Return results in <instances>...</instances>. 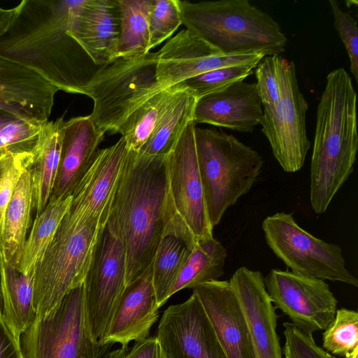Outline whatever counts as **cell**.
I'll return each instance as SVG.
<instances>
[{"instance_id":"cell-30","label":"cell","mask_w":358,"mask_h":358,"mask_svg":"<svg viewBox=\"0 0 358 358\" xmlns=\"http://www.w3.org/2000/svg\"><path fill=\"white\" fill-rule=\"evenodd\" d=\"M155 0H118L120 32L117 57L144 55L149 49V18Z\"/></svg>"},{"instance_id":"cell-45","label":"cell","mask_w":358,"mask_h":358,"mask_svg":"<svg viewBox=\"0 0 358 358\" xmlns=\"http://www.w3.org/2000/svg\"><path fill=\"white\" fill-rule=\"evenodd\" d=\"M344 358H358V350H355L353 353Z\"/></svg>"},{"instance_id":"cell-5","label":"cell","mask_w":358,"mask_h":358,"mask_svg":"<svg viewBox=\"0 0 358 358\" xmlns=\"http://www.w3.org/2000/svg\"><path fill=\"white\" fill-rule=\"evenodd\" d=\"M194 136L207 212L214 227L226 210L249 192L264 160L257 151L224 131L196 127Z\"/></svg>"},{"instance_id":"cell-41","label":"cell","mask_w":358,"mask_h":358,"mask_svg":"<svg viewBox=\"0 0 358 358\" xmlns=\"http://www.w3.org/2000/svg\"><path fill=\"white\" fill-rule=\"evenodd\" d=\"M103 358H165L160 343L156 336L148 337L135 341L131 348L121 346L107 352Z\"/></svg>"},{"instance_id":"cell-39","label":"cell","mask_w":358,"mask_h":358,"mask_svg":"<svg viewBox=\"0 0 358 358\" xmlns=\"http://www.w3.org/2000/svg\"><path fill=\"white\" fill-rule=\"evenodd\" d=\"M283 327L285 358H336L320 347L313 335L301 331L289 322H284Z\"/></svg>"},{"instance_id":"cell-21","label":"cell","mask_w":358,"mask_h":358,"mask_svg":"<svg viewBox=\"0 0 358 358\" xmlns=\"http://www.w3.org/2000/svg\"><path fill=\"white\" fill-rule=\"evenodd\" d=\"M105 134L96 126L91 115L64 121L59 169L49 201L72 194L90 167Z\"/></svg>"},{"instance_id":"cell-33","label":"cell","mask_w":358,"mask_h":358,"mask_svg":"<svg viewBox=\"0 0 358 358\" xmlns=\"http://www.w3.org/2000/svg\"><path fill=\"white\" fill-rule=\"evenodd\" d=\"M329 354L345 357L358 350V313L341 308L322 334V347Z\"/></svg>"},{"instance_id":"cell-4","label":"cell","mask_w":358,"mask_h":358,"mask_svg":"<svg viewBox=\"0 0 358 358\" xmlns=\"http://www.w3.org/2000/svg\"><path fill=\"white\" fill-rule=\"evenodd\" d=\"M182 24L223 55L285 51L279 24L247 0L180 1Z\"/></svg>"},{"instance_id":"cell-26","label":"cell","mask_w":358,"mask_h":358,"mask_svg":"<svg viewBox=\"0 0 358 358\" xmlns=\"http://www.w3.org/2000/svg\"><path fill=\"white\" fill-rule=\"evenodd\" d=\"M33 209V186L29 164L18 180L3 219L0 249L6 262L13 266L17 267L20 262Z\"/></svg>"},{"instance_id":"cell-9","label":"cell","mask_w":358,"mask_h":358,"mask_svg":"<svg viewBox=\"0 0 358 358\" xmlns=\"http://www.w3.org/2000/svg\"><path fill=\"white\" fill-rule=\"evenodd\" d=\"M20 343L23 358H95L113 345H99L90 336L83 282L48 313L36 317Z\"/></svg>"},{"instance_id":"cell-1","label":"cell","mask_w":358,"mask_h":358,"mask_svg":"<svg viewBox=\"0 0 358 358\" xmlns=\"http://www.w3.org/2000/svg\"><path fill=\"white\" fill-rule=\"evenodd\" d=\"M86 0H22L0 37V57L36 72L59 90L85 94L96 66L67 32Z\"/></svg>"},{"instance_id":"cell-6","label":"cell","mask_w":358,"mask_h":358,"mask_svg":"<svg viewBox=\"0 0 358 358\" xmlns=\"http://www.w3.org/2000/svg\"><path fill=\"white\" fill-rule=\"evenodd\" d=\"M103 229L69 208L35 270L36 317L48 313L84 282Z\"/></svg>"},{"instance_id":"cell-36","label":"cell","mask_w":358,"mask_h":358,"mask_svg":"<svg viewBox=\"0 0 358 358\" xmlns=\"http://www.w3.org/2000/svg\"><path fill=\"white\" fill-rule=\"evenodd\" d=\"M286 59L280 55L264 57L256 66V87L263 109L275 106L281 96V81Z\"/></svg>"},{"instance_id":"cell-44","label":"cell","mask_w":358,"mask_h":358,"mask_svg":"<svg viewBox=\"0 0 358 358\" xmlns=\"http://www.w3.org/2000/svg\"><path fill=\"white\" fill-rule=\"evenodd\" d=\"M13 117H14L13 116L10 115L9 114L0 112V129L5 124H6L8 122H9L10 120H12Z\"/></svg>"},{"instance_id":"cell-23","label":"cell","mask_w":358,"mask_h":358,"mask_svg":"<svg viewBox=\"0 0 358 358\" xmlns=\"http://www.w3.org/2000/svg\"><path fill=\"white\" fill-rule=\"evenodd\" d=\"M152 280V266L141 275L126 285L113 317L103 344L143 340L159 318Z\"/></svg>"},{"instance_id":"cell-38","label":"cell","mask_w":358,"mask_h":358,"mask_svg":"<svg viewBox=\"0 0 358 358\" xmlns=\"http://www.w3.org/2000/svg\"><path fill=\"white\" fill-rule=\"evenodd\" d=\"M41 124L13 117L0 129V148L13 153L30 152Z\"/></svg>"},{"instance_id":"cell-28","label":"cell","mask_w":358,"mask_h":358,"mask_svg":"<svg viewBox=\"0 0 358 358\" xmlns=\"http://www.w3.org/2000/svg\"><path fill=\"white\" fill-rule=\"evenodd\" d=\"M227 256L222 243L211 238L196 243L191 250L171 291V296L185 288L219 280L224 273Z\"/></svg>"},{"instance_id":"cell-7","label":"cell","mask_w":358,"mask_h":358,"mask_svg":"<svg viewBox=\"0 0 358 358\" xmlns=\"http://www.w3.org/2000/svg\"><path fill=\"white\" fill-rule=\"evenodd\" d=\"M157 53L117 57L102 66L85 87L94 102L90 114L96 126L119 133L128 117L164 88L157 80Z\"/></svg>"},{"instance_id":"cell-46","label":"cell","mask_w":358,"mask_h":358,"mask_svg":"<svg viewBox=\"0 0 358 358\" xmlns=\"http://www.w3.org/2000/svg\"><path fill=\"white\" fill-rule=\"evenodd\" d=\"M2 312H3V302H2V297H1V290H0V315H2Z\"/></svg>"},{"instance_id":"cell-18","label":"cell","mask_w":358,"mask_h":358,"mask_svg":"<svg viewBox=\"0 0 358 358\" xmlns=\"http://www.w3.org/2000/svg\"><path fill=\"white\" fill-rule=\"evenodd\" d=\"M193 292L227 358H256L242 309L229 281L205 282Z\"/></svg>"},{"instance_id":"cell-24","label":"cell","mask_w":358,"mask_h":358,"mask_svg":"<svg viewBox=\"0 0 358 358\" xmlns=\"http://www.w3.org/2000/svg\"><path fill=\"white\" fill-rule=\"evenodd\" d=\"M63 117L43 122L31 150L34 209L38 215L47 206L56 180L62 147Z\"/></svg>"},{"instance_id":"cell-14","label":"cell","mask_w":358,"mask_h":358,"mask_svg":"<svg viewBox=\"0 0 358 358\" xmlns=\"http://www.w3.org/2000/svg\"><path fill=\"white\" fill-rule=\"evenodd\" d=\"M156 337L165 358H227L194 292L164 311Z\"/></svg>"},{"instance_id":"cell-37","label":"cell","mask_w":358,"mask_h":358,"mask_svg":"<svg viewBox=\"0 0 358 358\" xmlns=\"http://www.w3.org/2000/svg\"><path fill=\"white\" fill-rule=\"evenodd\" d=\"M31 161V151L7 152L0 159V245L6 210L22 172Z\"/></svg>"},{"instance_id":"cell-10","label":"cell","mask_w":358,"mask_h":358,"mask_svg":"<svg viewBox=\"0 0 358 358\" xmlns=\"http://www.w3.org/2000/svg\"><path fill=\"white\" fill-rule=\"evenodd\" d=\"M262 229L268 246L292 272L358 287V280L345 267L342 249L302 229L292 214L276 213L266 217Z\"/></svg>"},{"instance_id":"cell-31","label":"cell","mask_w":358,"mask_h":358,"mask_svg":"<svg viewBox=\"0 0 358 358\" xmlns=\"http://www.w3.org/2000/svg\"><path fill=\"white\" fill-rule=\"evenodd\" d=\"M191 250L180 238L166 235L160 242L152 264V280L159 308L171 297V291Z\"/></svg>"},{"instance_id":"cell-27","label":"cell","mask_w":358,"mask_h":358,"mask_svg":"<svg viewBox=\"0 0 358 358\" xmlns=\"http://www.w3.org/2000/svg\"><path fill=\"white\" fill-rule=\"evenodd\" d=\"M196 103V99L191 93L177 90L152 134L136 155L145 159L166 158L187 124L193 120Z\"/></svg>"},{"instance_id":"cell-34","label":"cell","mask_w":358,"mask_h":358,"mask_svg":"<svg viewBox=\"0 0 358 358\" xmlns=\"http://www.w3.org/2000/svg\"><path fill=\"white\" fill-rule=\"evenodd\" d=\"M258 63L222 67L185 80L172 87L187 90L196 100L209 94L222 90L252 74Z\"/></svg>"},{"instance_id":"cell-42","label":"cell","mask_w":358,"mask_h":358,"mask_svg":"<svg viewBox=\"0 0 358 358\" xmlns=\"http://www.w3.org/2000/svg\"><path fill=\"white\" fill-rule=\"evenodd\" d=\"M0 358H23L20 338L0 315Z\"/></svg>"},{"instance_id":"cell-17","label":"cell","mask_w":358,"mask_h":358,"mask_svg":"<svg viewBox=\"0 0 358 358\" xmlns=\"http://www.w3.org/2000/svg\"><path fill=\"white\" fill-rule=\"evenodd\" d=\"M229 282L242 309L256 358H282L276 331L279 315L262 273L241 266Z\"/></svg>"},{"instance_id":"cell-40","label":"cell","mask_w":358,"mask_h":358,"mask_svg":"<svg viewBox=\"0 0 358 358\" xmlns=\"http://www.w3.org/2000/svg\"><path fill=\"white\" fill-rule=\"evenodd\" d=\"M331 10L334 19V27L341 38L348 54L350 69L354 78L358 81V28L357 20L344 12L338 3L329 0Z\"/></svg>"},{"instance_id":"cell-20","label":"cell","mask_w":358,"mask_h":358,"mask_svg":"<svg viewBox=\"0 0 358 358\" xmlns=\"http://www.w3.org/2000/svg\"><path fill=\"white\" fill-rule=\"evenodd\" d=\"M264 115L255 83L238 81L196 100L193 120L252 132Z\"/></svg>"},{"instance_id":"cell-8","label":"cell","mask_w":358,"mask_h":358,"mask_svg":"<svg viewBox=\"0 0 358 358\" xmlns=\"http://www.w3.org/2000/svg\"><path fill=\"white\" fill-rule=\"evenodd\" d=\"M195 127L190 121L166 157L169 235L182 240L190 250L199 241L213 237L197 162Z\"/></svg>"},{"instance_id":"cell-35","label":"cell","mask_w":358,"mask_h":358,"mask_svg":"<svg viewBox=\"0 0 358 358\" xmlns=\"http://www.w3.org/2000/svg\"><path fill=\"white\" fill-rule=\"evenodd\" d=\"M181 24L180 0H155L149 18L150 50L169 38Z\"/></svg>"},{"instance_id":"cell-29","label":"cell","mask_w":358,"mask_h":358,"mask_svg":"<svg viewBox=\"0 0 358 358\" xmlns=\"http://www.w3.org/2000/svg\"><path fill=\"white\" fill-rule=\"evenodd\" d=\"M71 199L72 194L49 201L45 209L36 216L17 266L19 271L34 274L69 208Z\"/></svg>"},{"instance_id":"cell-48","label":"cell","mask_w":358,"mask_h":358,"mask_svg":"<svg viewBox=\"0 0 358 358\" xmlns=\"http://www.w3.org/2000/svg\"><path fill=\"white\" fill-rule=\"evenodd\" d=\"M110 350V349L107 350H105L103 351L102 353H101L99 356H97L95 358H103L104 357V355L105 354L108 352Z\"/></svg>"},{"instance_id":"cell-19","label":"cell","mask_w":358,"mask_h":358,"mask_svg":"<svg viewBox=\"0 0 358 358\" xmlns=\"http://www.w3.org/2000/svg\"><path fill=\"white\" fill-rule=\"evenodd\" d=\"M58 91L36 72L0 57V112L41 124L48 121Z\"/></svg>"},{"instance_id":"cell-2","label":"cell","mask_w":358,"mask_h":358,"mask_svg":"<svg viewBox=\"0 0 358 358\" xmlns=\"http://www.w3.org/2000/svg\"><path fill=\"white\" fill-rule=\"evenodd\" d=\"M106 227L124 247L127 285L152 266L169 235L166 158L145 159L129 151Z\"/></svg>"},{"instance_id":"cell-11","label":"cell","mask_w":358,"mask_h":358,"mask_svg":"<svg viewBox=\"0 0 358 358\" xmlns=\"http://www.w3.org/2000/svg\"><path fill=\"white\" fill-rule=\"evenodd\" d=\"M126 256L122 243L106 226L95 247L84 284L88 329L99 345L103 341L126 287Z\"/></svg>"},{"instance_id":"cell-16","label":"cell","mask_w":358,"mask_h":358,"mask_svg":"<svg viewBox=\"0 0 358 358\" xmlns=\"http://www.w3.org/2000/svg\"><path fill=\"white\" fill-rule=\"evenodd\" d=\"M129 151L122 136L113 145L98 150L72 193L69 208L104 229Z\"/></svg>"},{"instance_id":"cell-43","label":"cell","mask_w":358,"mask_h":358,"mask_svg":"<svg viewBox=\"0 0 358 358\" xmlns=\"http://www.w3.org/2000/svg\"><path fill=\"white\" fill-rule=\"evenodd\" d=\"M21 8V3L12 8L0 7V37L9 30L19 15Z\"/></svg>"},{"instance_id":"cell-47","label":"cell","mask_w":358,"mask_h":358,"mask_svg":"<svg viewBox=\"0 0 358 358\" xmlns=\"http://www.w3.org/2000/svg\"><path fill=\"white\" fill-rule=\"evenodd\" d=\"M7 152V150L5 148H0V159Z\"/></svg>"},{"instance_id":"cell-22","label":"cell","mask_w":358,"mask_h":358,"mask_svg":"<svg viewBox=\"0 0 358 358\" xmlns=\"http://www.w3.org/2000/svg\"><path fill=\"white\" fill-rule=\"evenodd\" d=\"M67 32L96 66L108 64L117 58L120 32L118 0H86Z\"/></svg>"},{"instance_id":"cell-25","label":"cell","mask_w":358,"mask_h":358,"mask_svg":"<svg viewBox=\"0 0 358 358\" xmlns=\"http://www.w3.org/2000/svg\"><path fill=\"white\" fill-rule=\"evenodd\" d=\"M34 274L23 273L6 262L0 249V290L2 315L14 334H21L35 320Z\"/></svg>"},{"instance_id":"cell-32","label":"cell","mask_w":358,"mask_h":358,"mask_svg":"<svg viewBox=\"0 0 358 358\" xmlns=\"http://www.w3.org/2000/svg\"><path fill=\"white\" fill-rule=\"evenodd\" d=\"M177 90L163 89L138 106L126 120L119 133L129 150L138 152L147 142L170 105Z\"/></svg>"},{"instance_id":"cell-3","label":"cell","mask_w":358,"mask_h":358,"mask_svg":"<svg viewBox=\"0 0 358 358\" xmlns=\"http://www.w3.org/2000/svg\"><path fill=\"white\" fill-rule=\"evenodd\" d=\"M357 93L343 69L327 76L317 109L310 171L313 211L324 213L350 174L358 149Z\"/></svg>"},{"instance_id":"cell-12","label":"cell","mask_w":358,"mask_h":358,"mask_svg":"<svg viewBox=\"0 0 358 358\" xmlns=\"http://www.w3.org/2000/svg\"><path fill=\"white\" fill-rule=\"evenodd\" d=\"M308 108L299 87L295 64L285 59L280 99L273 107L263 109L260 122L275 159L285 172L299 171L310 149L306 127Z\"/></svg>"},{"instance_id":"cell-13","label":"cell","mask_w":358,"mask_h":358,"mask_svg":"<svg viewBox=\"0 0 358 358\" xmlns=\"http://www.w3.org/2000/svg\"><path fill=\"white\" fill-rule=\"evenodd\" d=\"M264 280L275 308L301 331L313 335L334 320L338 301L325 280L278 268Z\"/></svg>"},{"instance_id":"cell-15","label":"cell","mask_w":358,"mask_h":358,"mask_svg":"<svg viewBox=\"0 0 358 358\" xmlns=\"http://www.w3.org/2000/svg\"><path fill=\"white\" fill-rule=\"evenodd\" d=\"M157 53V80L164 88L222 67L259 63L262 52L223 55L186 29L169 39Z\"/></svg>"}]
</instances>
